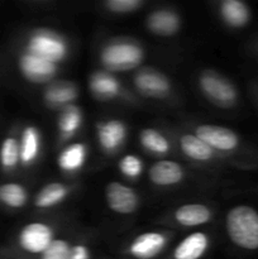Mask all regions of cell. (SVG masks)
<instances>
[{
  "label": "cell",
  "instance_id": "cell-1",
  "mask_svg": "<svg viewBox=\"0 0 258 259\" xmlns=\"http://www.w3.org/2000/svg\"><path fill=\"white\" fill-rule=\"evenodd\" d=\"M225 227L233 244L245 252H258V209L237 205L228 211Z\"/></svg>",
  "mask_w": 258,
  "mask_h": 259
},
{
  "label": "cell",
  "instance_id": "cell-2",
  "mask_svg": "<svg viewBox=\"0 0 258 259\" xmlns=\"http://www.w3.org/2000/svg\"><path fill=\"white\" fill-rule=\"evenodd\" d=\"M101 62L113 71H128L137 67L143 58V51L132 42H114L101 52Z\"/></svg>",
  "mask_w": 258,
  "mask_h": 259
},
{
  "label": "cell",
  "instance_id": "cell-3",
  "mask_svg": "<svg viewBox=\"0 0 258 259\" xmlns=\"http://www.w3.org/2000/svg\"><path fill=\"white\" fill-rule=\"evenodd\" d=\"M27 52L50 62L57 63L67 55V43L53 30L39 29L30 35Z\"/></svg>",
  "mask_w": 258,
  "mask_h": 259
},
{
  "label": "cell",
  "instance_id": "cell-4",
  "mask_svg": "<svg viewBox=\"0 0 258 259\" xmlns=\"http://www.w3.org/2000/svg\"><path fill=\"white\" fill-rule=\"evenodd\" d=\"M200 88L209 100L222 108H233L239 100L237 88L218 73H202L200 77Z\"/></svg>",
  "mask_w": 258,
  "mask_h": 259
},
{
  "label": "cell",
  "instance_id": "cell-5",
  "mask_svg": "<svg viewBox=\"0 0 258 259\" xmlns=\"http://www.w3.org/2000/svg\"><path fill=\"white\" fill-rule=\"evenodd\" d=\"M196 137L211 147L224 152H234L240 148L239 136L232 129L218 125H200L196 128Z\"/></svg>",
  "mask_w": 258,
  "mask_h": 259
},
{
  "label": "cell",
  "instance_id": "cell-6",
  "mask_svg": "<svg viewBox=\"0 0 258 259\" xmlns=\"http://www.w3.org/2000/svg\"><path fill=\"white\" fill-rule=\"evenodd\" d=\"M19 245L25 252L42 254L53 242V232L48 225L32 223L22 229L19 234Z\"/></svg>",
  "mask_w": 258,
  "mask_h": 259
},
{
  "label": "cell",
  "instance_id": "cell-7",
  "mask_svg": "<svg viewBox=\"0 0 258 259\" xmlns=\"http://www.w3.org/2000/svg\"><path fill=\"white\" fill-rule=\"evenodd\" d=\"M19 68L24 77L32 82H47L56 75V63L25 52L19 58Z\"/></svg>",
  "mask_w": 258,
  "mask_h": 259
},
{
  "label": "cell",
  "instance_id": "cell-8",
  "mask_svg": "<svg viewBox=\"0 0 258 259\" xmlns=\"http://www.w3.org/2000/svg\"><path fill=\"white\" fill-rule=\"evenodd\" d=\"M105 195L109 207L119 214H131L138 206V196L136 191L119 182L109 184Z\"/></svg>",
  "mask_w": 258,
  "mask_h": 259
},
{
  "label": "cell",
  "instance_id": "cell-9",
  "mask_svg": "<svg viewBox=\"0 0 258 259\" xmlns=\"http://www.w3.org/2000/svg\"><path fill=\"white\" fill-rule=\"evenodd\" d=\"M166 237L161 233H144L137 237L129 247V254L137 259H153L163 250Z\"/></svg>",
  "mask_w": 258,
  "mask_h": 259
},
{
  "label": "cell",
  "instance_id": "cell-10",
  "mask_svg": "<svg viewBox=\"0 0 258 259\" xmlns=\"http://www.w3.org/2000/svg\"><path fill=\"white\" fill-rule=\"evenodd\" d=\"M134 85L142 94L154 98H162L169 91V82L161 72L153 70H143L134 77Z\"/></svg>",
  "mask_w": 258,
  "mask_h": 259
},
{
  "label": "cell",
  "instance_id": "cell-11",
  "mask_svg": "<svg viewBox=\"0 0 258 259\" xmlns=\"http://www.w3.org/2000/svg\"><path fill=\"white\" fill-rule=\"evenodd\" d=\"M220 15L229 27L242 29L249 24L252 10L240 0H224L220 5Z\"/></svg>",
  "mask_w": 258,
  "mask_h": 259
},
{
  "label": "cell",
  "instance_id": "cell-12",
  "mask_svg": "<svg viewBox=\"0 0 258 259\" xmlns=\"http://www.w3.org/2000/svg\"><path fill=\"white\" fill-rule=\"evenodd\" d=\"M209 248V238L204 233H194L185 238L174 250V259H200Z\"/></svg>",
  "mask_w": 258,
  "mask_h": 259
},
{
  "label": "cell",
  "instance_id": "cell-13",
  "mask_svg": "<svg viewBox=\"0 0 258 259\" xmlns=\"http://www.w3.org/2000/svg\"><path fill=\"white\" fill-rule=\"evenodd\" d=\"M184 177L181 166L174 161H159L152 166L149 171V179L158 186L176 185Z\"/></svg>",
  "mask_w": 258,
  "mask_h": 259
},
{
  "label": "cell",
  "instance_id": "cell-14",
  "mask_svg": "<svg viewBox=\"0 0 258 259\" xmlns=\"http://www.w3.org/2000/svg\"><path fill=\"white\" fill-rule=\"evenodd\" d=\"M125 125L119 120H110L99 125L98 137L101 147L108 152H114L125 139Z\"/></svg>",
  "mask_w": 258,
  "mask_h": 259
},
{
  "label": "cell",
  "instance_id": "cell-15",
  "mask_svg": "<svg viewBox=\"0 0 258 259\" xmlns=\"http://www.w3.org/2000/svg\"><path fill=\"white\" fill-rule=\"evenodd\" d=\"M149 30L158 35H172L179 30L180 19L171 10H156L147 20Z\"/></svg>",
  "mask_w": 258,
  "mask_h": 259
},
{
  "label": "cell",
  "instance_id": "cell-16",
  "mask_svg": "<svg viewBox=\"0 0 258 259\" xmlns=\"http://www.w3.org/2000/svg\"><path fill=\"white\" fill-rule=\"evenodd\" d=\"M77 98V90L75 86L67 81H58L48 86L45 93V100L52 108L67 106L71 101Z\"/></svg>",
  "mask_w": 258,
  "mask_h": 259
},
{
  "label": "cell",
  "instance_id": "cell-17",
  "mask_svg": "<svg viewBox=\"0 0 258 259\" xmlns=\"http://www.w3.org/2000/svg\"><path fill=\"white\" fill-rule=\"evenodd\" d=\"M175 218L177 223L184 227H196L209 222L211 218V211L205 205L189 204L177 209Z\"/></svg>",
  "mask_w": 258,
  "mask_h": 259
},
{
  "label": "cell",
  "instance_id": "cell-18",
  "mask_svg": "<svg viewBox=\"0 0 258 259\" xmlns=\"http://www.w3.org/2000/svg\"><path fill=\"white\" fill-rule=\"evenodd\" d=\"M90 89L96 98L101 100L115 98L119 94V82L106 72H95L90 78Z\"/></svg>",
  "mask_w": 258,
  "mask_h": 259
},
{
  "label": "cell",
  "instance_id": "cell-19",
  "mask_svg": "<svg viewBox=\"0 0 258 259\" xmlns=\"http://www.w3.org/2000/svg\"><path fill=\"white\" fill-rule=\"evenodd\" d=\"M86 161V147L82 143H73L63 149L58 157V166L63 171L75 172L83 166Z\"/></svg>",
  "mask_w": 258,
  "mask_h": 259
},
{
  "label": "cell",
  "instance_id": "cell-20",
  "mask_svg": "<svg viewBox=\"0 0 258 259\" xmlns=\"http://www.w3.org/2000/svg\"><path fill=\"white\" fill-rule=\"evenodd\" d=\"M20 162L24 164H29L37 158L39 153L40 138L39 132L34 126H28L22 134L20 142Z\"/></svg>",
  "mask_w": 258,
  "mask_h": 259
},
{
  "label": "cell",
  "instance_id": "cell-21",
  "mask_svg": "<svg viewBox=\"0 0 258 259\" xmlns=\"http://www.w3.org/2000/svg\"><path fill=\"white\" fill-rule=\"evenodd\" d=\"M181 144V149L187 157L196 161H207L212 157L214 151L211 147L207 146L205 142L197 138L196 136H191V134H186L180 141Z\"/></svg>",
  "mask_w": 258,
  "mask_h": 259
},
{
  "label": "cell",
  "instance_id": "cell-22",
  "mask_svg": "<svg viewBox=\"0 0 258 259\" xmlns=\"http://www.w3.org/2000/svg\"><path fill=\"white\" fill-rule=\"evenodd\" d=\"M67 187L60 182L48 184L38 192L37 197H35V206L42 207V209L55 206L67 196Z\"/></svg>",
  "mask_w": 258,
  "mask_h": 259
},
{
  "label": "cell",
  "instance_id": "cell-23",
  "mask_svg": "<svg viewBox=\"0 0 258 259\" xmlns=\"http://www.w3.org/2000/svg\"><path fill=\"white\" fill-rule=\"evenodd\" d=\"M81 125V111L77 106L67 105L63 108L58 119V128L65 138L73 136Z\"/></svg>",
  "mask_w": 258,
  "mask_h": 259
},
{
  "label": "cell",
  "instance_id": "cell-24",
  "mask_svg": "<svg viewBox=\"0 0 258 259\" xmlns=\"http://www.w3.org/2000/svg\"><path fill=\"white\" fill-rule=\"evenodd\" d=\"M0 200L9 207H22L27 202V191L18 184H5L0 186Z\"/></svg>",
  "mask_w": 258,
  "mask_h": 259
},
{
  "label": "cell",
  "instance_id": "cell-25",
  "mask_svg": "<svg viewBox=\"0 0 258 259\" xmlns=\"http://www.w3.org/2000/svg\"><path fill=\"white\" fill-rule=\"evenodd\" d=\"M20 161V146L15 138H7L0 147V163L5 169H12Z\"/></svg>",
  "mask_w": 258,
  "mask_h": 259
},
{
  "label": "cell",
  "instance_id": "cell-26",
  "mask_svg": "<svg viewBox=\"0 0 258 259\" xmlns=\"http://www.w3.org/2000/svg\"><path fill=\"white\" fill-rule=\"evenodd\" d=\"M141 143L144 148L153 152V153L163 154L169 149V144L167 139L154 129H144V131H142Z\"/></svg>",
  "mask_w": 258,
  "mask_h": 259
},
{
  "label": "cell",
  "instance_id": "cell-27",
  "mask_svg": "<svg viewBox=\"0 0 258 259\" xmlns=\"http://www.w3.org/2000/svg\"><path fill=\"white\" fill-rule=\"evenodd\" d=\"M71 247L66 240L53 239L47 249L40 254V259H70Z\"/></svg>",
  "mask_w": 258,
  "mask_h": 259
},
{
  "label": "cell",
  "instance_id": "cell-28",
  "mask_svg": "<svg viewBox=\"0 0 258 259\" xmlns=\"http://www.w3.org/2000/svg\"><path fill=\"white\" fill-rule=\"evenodd\" d=\"M119 168H120L121 174L124 176L129 177V179H137L139 175L142 174V161L136 156H125L120 159L119 162Z\"/></svg>",
  "mask_w": 258,
  "mask_h": 259
},
{
  "label": "cell",
  "instance_id": "cell-29",
  "mask_svg": "<svg viewBox=\"0 0 258 259\" xmlns=\"http://www.w3.org/2000/svg\"><path fill=\"white\" fill-rule=\"evenodd\" d=\"M143 3L141 0H109L106 8L113 13H129L138 9Z\"/></svg>",
  "mask_w": 258,
  "mask_h": 259
},
{
  "label": "cell",
  "instance_id": "cell-30",
  "mask_svg": "<svg viewBox=\"0 0 258 259\" xmlns=\"http://www.w3.org/2000/svg\"><path fill=\"white\" fill-rule=\"evenodd\" d=\"M70 259H90V252L82 244H77L71 247Z\"/></svg>",
  "mask_w": 258,
  "mask_h": 259
},
{
  "label": "cell",
  "instance_id": "cell-31",
  "mask_svg": "<svg viewBox=\"0 0 258 259\" xmlns=\"http://www.w3.org/2000/svg\"><path fill=\"white\" fill-rule=\"evenodd\" d=\"M255 52H257V55H258V40L255 42Z\"/></svg>",
  "mask_w": 258,
  "mask_h": 259
},
{
  "label": "cell",
  "instance_id": "cell-32",
  "mask_svg": "<svg viewBox=\"0 0 258 259\" xmlns=\"http://www.w3.org/2000/svg\"><path fill=\"white\" fill-rule=\"evenodd\" d=\"M255 91H257V101H258V86H257V89H255Z\"/></svg>",
  "mask_w": 258,
  "mask_h": 259
}]
</instances>
